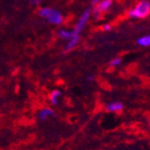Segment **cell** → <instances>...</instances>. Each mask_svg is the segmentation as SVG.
Returning <instances> with one entry per match:
<instances>
[{
	"mask_svg": "<svg viewBox=\"0 0 150 150\" xmlns=\"http://www.w3.org/2000/svg\"><path fill=\"white\" fill-rule=\"evenodd\" d=\"M149 12L150 3L147 0H143L129 12V16L132 18H145L149 15Z\"/></svg>",
	"mask_w": 150,
	"mask_h": 150,
	"instance_id": "obj_3",
	"label": "cell"
},
{
	"mask_svg": "<svg viewBox=\"0 0 150 150\" xmlns=\"http://www.w3.org/2000/svg\"><path fill=\"white\" fill-rule=\"evenodd\" d=\"M123 103H121L120 102H112L106 105V110L109 112H120L123 110Z\"/></svg>",
	"mask_w": 150,
	"mask_h": 150,
	"instance_id": "obj_4",
	"label": "cell"
},
{
	"mask_svg": "<svg viewBox=\"0 0 150 150\" xmlns=\"http://www.w3.org/2000/svg\"><path fill=\"white\" fill-rule=\"evenodd\" d=\"M120 63H121V59H119V58H115V59H113L110 62V65L112 66V67H116V66L120 65Z\"/></svg>",
	"mask_w": 150,
	"mask_h": 150,
	"instance_id": "obj_10",
	"label": "cell"
},
{
	"mask_svg": "<svg viewBox=\"0 0 150 150\" xmlns=\"http://www.w3.org/2000/svg\"><path fill=\"white\" fill-rule=\"evenodd\" d=\"M55 112H54L53 110L50 108H43L42 110H40L39 112V119L42 121H45L49 119V117L54 116Z\"/></svg>",
	"mask_w": 150,
	"mask_h": 150,
	"instance_id": "obj_6",
	"label": "cell"
},
{
	"mask_svg": "<svg viewBox=\"0 0 150 150\" xmlns=\"http://www.w3.org/2000/svg\"><path fill=\"white\" fill-rule=\"evenodd\" d=\"M138 44L142 47H148L150 45V37L148 35L143 36L138 40Z\"/></svg>",
	"mask_w": 150,
	"mask_h": 150,
	"instance_id": "obj_8",
	"label": "cell"
},
{
	"mask_svg": "<svg viewBox=\"0 0 150 150\" xmlns=\"http://www.w3.org/2000/svg\"><path fill=\"white\" fill-rule=\"evenodd\" d=\"M90 15H91V10L87 9L86 11H85L83 13V15H82L81 17L79 18V20H78V22H77V23L76 25L75 30L72 32V38L70 39L69 42L67 43V45L66 47L67 51H69V50H73L77 45L78 40H79V36H80L79 34L82 32V30L84 29V27L86 26V23L88 22Z\"/></svg>",
	"mask_w": 150,
	"mask_h": 150,
	"instance_id": "obj_1",
	"label": "cell"
},
{
	"mask_svg": "<svg viewBox=\"0 0 150 150\" xmlns=\"http://www.w3.org/2000/svg\"><path fill=\"white\" fill-rule=\"evenodd\" d=\"M61 96V92L59 90H54L51 93H50V103L53 105H58L59 104V99Z\"/></svg>",
	"mask_w": 150,
	"mask_h": 150,
	"instance_id": "obj_7",
	"label": "cell"
},
{
	"mask_svg": "<svg viewBox=\"0 0 150 150\" xmlns=\"http://www.w3.org/2000/svg\"><path fill=\"white\" fill-rule=\"evenodd\" d=\"M112 6V0H103V1L99 2L97 7L95 8L94 13H103V12H106L107 10L110 9V7Z\"/></svg>",
	"mask_w": 150,
	"mask_h": 150,
	"instance_id": "obj_5",
	"label": "cell"
},
{
	"mask_svg": "<svg viewBox=\"0 0 150 150\" xmlns=\"http://www.w3.org/2000/svg\"><path fill=\"white\" fill-rule=\"evenodd\" d=\"M103 28L104 31H109V30L111 29V26H110V24H105V25L103 27Z\"/></svg>",
	"mask_w": 150,
	"mask_h": 150,
	"instance_id": "obj_11",
	"label": "cell"
},
{
	"mask_svg": "<svg viewBox=\"0 0 150 150\" xmlns=\"http://www.w3.org/2000/svg\"><path fill=\"white\" fill-rule=\"evenodd\" d=\"M59 35L60 38L64 40H70L72 38V32L66 31V30H60L59 33Z\"/></svg>",
	"mask_w": 150,
	"mask_h": 150,
	"instance_id": "obj_9",
	"label": "cell"
},
{
	"mask_svg": "<svg viewBox=\"0 0 150 150\" xmlns=\"http://www.w3.org/2000/svg\"><path fill=\"white\" fill-rule=\"evenodd\" d=\"M31 2H32V4H33V5H36V4H38V3H39V0H34V1H33V0H31Z\"/></svg>",
	"mask_w": 150,
	"mask_h": 150,
	"instance_id": "obj_13",
	"label": "cell"
},
{
	"mask_svg": "<svg viewBox=\"0 0 150 150\" xmlns=\"http://www.w3.org/2000/svg\"><path fill=\"white\" fill-rule=\"evenodd\" d=\"M100 2V0H93L92 1V4L93 5H95V4H97V3H99Z\"/></svg>",
	"mask_w": 150,
	"mask_h": 150,
	"instance_id": "obj_12",
	"label": "cell"
},
{
	"mask_svg": "<svg viewBox=\"0 0 150 150\" xmlns=\"http://www.w3.org/2000/svg\"><path fill=\"white\" fill-rule=\"evenodd\" d=\"M39 15L43 18H46L50 23L53 24H60L62 23L63 18L61 13L55 9H52L50 7L42 8L40 10Z\"/></svg>",
	"mask_w": 150,
	"mask_h": 150,
	"instance_id": "obj_2",
	"label": "cell"
},
{
	"mask_svg": "<svg viewBox=\"0 0 150 150\" xmlns=\"http://www.w3.org/2000/svg\"><path fill=\"white\" fill-rule=\"evenodd\" d=\"M88 79H89L90 81H93V76H88Z\"/></svg>",
	"mask_w": 150,
	"mask_h": 150,
	"instance_id": "obj_14",
	"label": "cell"
}]
</instances>
